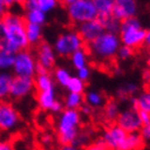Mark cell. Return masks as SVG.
<instances>
[{
  "mask_svg": "<svg viewBox=\"0 0 150 150\" xmlns=\"http://www.w3.org/2000/svg\"><path fill=\"white\" fill-rule=\"evenodd\" d=\"M4 38V50L17 54L21 50H25L30 46L26 33H25V19L19 14L6 12L0 19Z\"/></svg>",
  "mask_w": 150,
  "mask_h": 150,
  "instance_id": "1",
  "label": "cell"
},
{
  "mask_svg": "<svg viewBox=\"0 0 150 150\" xmlns=\"http://www.w3.org/2000/svg\"><path fill=\"white\" fill-rule=\"evenodd\" d=\"M81 122V114L78 110L64 108L59 113L56 122V132L59 144L70 145L79 134V126Z\"/></svg>",
  "mask_w": 150,
  "mask_h": 150,
  "instance_id": "2",
  "label": "cell"
},
{
  "mask_svg": "<svg viewBox=\"0 0 150 150\" xmlns=\"http://www.w3.org/2000/svg\"><path fill=\"white\" fill-rule=\"evenodd\" d=\"M146 32L147 30L142 25L139 19L134 17L121 22V30L118 36L122 45L128 46L135 50L144 45Z\"/></svg>",
  "mask_w": 150,
  "mask_h": 150,
  "instance_id": "3",
  "label": "cell"
},
{
  "mask_svg": "<svg viewBox=\"0 0 150 150\" xmlns=\"http://www.w3.org/2000/svg\"><path fill=\"white\" fill-rule=\"evenodd\" d=\"M122 45L118 34L104 32L96 38V41L89 44L90 53L96 59L108 60L116 56V53L120 46Z\"/></svg>",
  "mask_w": 150,
  "mask_h": 150,
  "instance_id": "4",
  "label": "cell"
},
{
  "mask_svg": "<svg viewBox=\"0 0 150 150\" xmlns=\"http://www.w3.org/2000/svg\"><path fill=\"white\" fill-rule=\"evenodd\" d=\"M67 12L69 19L76 24L98 19V11L92 0H76L67 6Z\"/></svg>",
  "mask_w": 150,
  "mask_h": 150,
  "instance_id": "5",
  "label": "cell"
},
{
  "mask_svg": "<svg viewBox=\"0 0 150 150\" xmlns=\"http://www.w3.org/2000/svg\"><path fill=\"white\" fill-rule=\"evenodd\" d=\"M84 42L80 38L77 31H67L64 32L56 38L54 44V50L56 54L63 57L71 56L76 50L83 48Z\"/></svg>",
  "mask_w": 150,
  "mask_h": 150,
  "instance_id": "6",
  "label": "cell"
},
{
  "mask_svg": "<svg viewBox=\"0 0 150 150\" xmlns=\"http://www.w3.org/2000/svg\"><path fill=\"white\" fill-rule=\"evenodd\" d=\"M21 124V116L12 103L8 101L0 102V132L12 133Z\"/></svg>",
  "mask_w": 150,
  "mask_h": 150,
  "instance_id": "7",
  "label": "cell"
},
{
  "mask_svg": "<svg viewBox=\"0 0 150 150\" xmlns=\"http://www.w3.org/2000/svg\"><path fill=\"white\" fill-rule=\"evenodd\" d=\"M35 67L36 60L34 59L33 55L29 50H21L16 54L14 63H13V72L18 77H26L34 78L35 76Z\"/></svg>",
  "mask_w": 150,
  "mask_h": 150,
  "instance_id": "8",
  "label": "cell"
},
{
  "mask_svg": "<svg viewBox=\"0 0 150 150\" xmlns=\"http://www.w3.org/2000/svg\"><path fill=\"white\" fill-rule=\"evenodd\" d=\"M34 79L26 77H18L14 76L10 86V94L9 98L14 100H21L29 96L34 90Z\"/></svg>",
  "mask_w": 150,
  "mask_h": 150,
  "instance_id": "9",
  "label": "cell"
},
{
  "mask_svg": "<svg viewBox=\"0 0 150 150\" xmlns=\"http://www.w3.org/2000/svg\"><path fill=\"white\" fill-rule=\"evenodd\" d=\"M77 32L84 43L90 44L93 41H96L100 35H102L105 31L100 20L94 19L91 21H87L81 23V24H78Z\"/></svg>",
  "mask_w": 150,
  "mask_h": 150,
  "instance_id": "10",
  "label": "cell"
},
{
  "mask_svg": "<svg viewBox=\"0 0 150 150\" xmlns=\"http://www.w3.org/2000/svg\"><path fill=\"white\" fill-rule=\"evenodd\" d=\"M116 125L120 126L122 129H124L127 134L138 133L142 126L138 116V112L132 108L125 110L120 113L116 118Z\"/></svg>",
  "mask_w": 150,
  "mask_h": 150,
  "instance_id": "11",
  "label": "cell"
},
{
  "mask_svg": "<svg viewBox=\"0 0 150 150\" xmlns=\"http://www.w3.org/2000/svg\"><path fill=\"white\" fill-rule=\"evenodd\" d=\"M138 4L136 0H116L112 11V16L118 21H124L129 18L136 17Z\"/></svg>",
  "mask_w": 150,
  "mask_h": 150,
  "instance_id": "12",
  "label": "cell"
},
{
  "mask_svg": "<svg viewBox=\"0 0 150 150\" xmlns=\"http://www.w3.org/2000/svg\"><path fill=\"white\" fill-rule=\"evenodd\" d=\"M127 133L124 129H122L118 125H113L105 130L102 137V142L111 150H117L124 142Z\"/></svg>",
  "mask_w": 150,
  "mask_h": 150,
  "instance_id": "13",
  "label": "cell"
},
{
  "mask_svg": "<svg viewBox=\"0 0 150 150\" xmlns=\"http://www.w3.org/2000/svg\"><path fill=\"white\" fill-rule=\"evenodd\" d=\"M36 62L48 71L53 69V67L55 66V63H56V53H55L53 46H50L46 42L38 43V60Z\"/></svg>",
  "mask_w": 150,
  "mask_h": 150,
  "instance_id": "14",
  "label": "cell"
},
{
  "mask_svg": "<svg viewBox=\"0 0 150 150\" xmlns=\"http://www.w3.org/2000/svg\"><path fill=\"white\" fill-rule=\"evenodd\" d=\"M36 101H38V106L42 108V110H44V111H50L52 106L57 101L55 88L50 89V90H46V91L38 92Z\"/></svg>",
  "mask_w": 150,
  "mask_h": 150,
  "instance_id": "15",
  "label": "cell"
},
{
  "mask_svg": "<svg viewBox=\"0 0 150 150\" xmlns=\"http://www.w3.org/2000/svg\"><path fill=\"white\" fill-rule=\"evenodd\" d=\"M146 142H144L139 133L127 134L125 140L117 150H142Z\"/></svg>",
  "mask_w": 150,
  "mask_h": 150,
  "instance_id": "16",
  "label": "cell"
},
{
  "mask_svg": "<svg viewBox=\"0 0 150 150\" xmlns=\"http://www.w3.org/2000/svg\"><path fill=\"white\" fill-rule=\"evenodd\" d=\"M25 33L26 38L29 41V44L35 45L41 43V38H42V28L41 25L33 24V23H25Z\"/></svg>",
  "mask_w": 150,
  "mask_h": 150,
  "instance_id": "17",
  "label": "cell"
},
{
  "mask_svg": "<svg viewBox=\"0 0 150 150\" xmlns=\"http://www.w3.org/2000/svg\"><path fill=\"white\" fill-rule=\"evenodd\" d=\"M96 11L98 18H105L112 16V11L116 0H92Z\"/></svg>",
  "mask_w": 150,
  "mask_h": 150,
  "instance_id": "18",
  "label": "cell"
},
{
  "mask_svg": "<svg viewBox=\"0 0 150 150\" xmlns=\"http://www.w3.org/2000/svg\"><path fill=\"white\" fill-rule=\"evenodd\" d=\"M13 76L7 71H0V102L7 101L10 94V86Z\"/></svg>",
  "mask_w": 150,
  "mask_h": 150,
  "instance_id": "19",
  "label": "cell"
},
{
  "mask_svg": "<svg viewBox=\"0 0 150 150\" xmlns=\"http://www.w3.org/2000/svg\"><path fill=\"white\" fill-rule=\"evenodd\" d=\"M34 87L38 89V91H46L55 88L54 80L52 78V76L48 74L44 75H36V78L34 79Z\"/></svg>",
  "mask_w": 150,
  "mask_h": 150,
  "instance_id": "20",
  "label": "cell"
},
{
  "mask_svg": "<svg viewBox=\"0 0 150 150\" xmlns=\"http://www.w3.org/2000/svg\"><path fill=\"white\" fill-rule=\"evenodd\" d=\"M83 102H84L83 94L69 92L67 94L66 98H65L64 106H65V108H69V110H79L83 105Z\"/></svg>",
  "mask_w": 150,
  "mask_h": 150,
  "instance_id": "21",
  "label": "cell"
},
{
  "mask_svg": "<svg viewBox=\"0 0 150 150\" xmlns=\"http://www.w3.org/2000/svg\"><path fill=\"white\" fill-rule=\"evenodd\" d=\"M98 19L101 21L105 32H110V33H114V34L120 33L121 21H118L113 16H108V17H105V18H98Z\"/></svg>",
  "mask_w": 150,
  "mask_h": 150,
  "instance_id": "22",
  "label": "cell"
},
{
  "mask_svg": "<svg viewBox=\"0 0 150 150\" xmlns=\"http://www.w3.org/2000/svg\"><path fill=\"white\" fill-rule=\"evenodd\" d=\"M25 21L33 24L42 25L46 22V13L41 11L40 9L35 8L32 10H28L25 13Z\"/></svg>",
  "mask_w": 150,
  "mask_h": 150,
  "instance_id": "23",
  "label": "cell"
},
{
  "mask_svg": "<svg viewBox=\"0 0 150 150\" xmlns=\"http://www.w3.org/2000/svg\"><path fill=\"white\" fill-rule=\"evenodd\" d=\"M84 101L87 102V104L91 108H100L103 106V104L105 103L104 96L99 91H89L86 93L84 96Z\"/></svg>",
  "mask_w": 150,
  "mask_h": 150,
  "instance_id": "24",
  "label": "cell"
},
{
  "mask_svg": "<svg viewBox=\"0 0 150 150\" xmlns=\"http://www.w3.org/2000/svg\"><path fill=\"white\" fill-rule=\"evenodd\" d=\"M16 54L7 50H0V71H7L11 69L14 63Z\"/></svg>",
  "mask_w": 150,
  "mask_h": 150,
  "instance_id": "25",
  "label": "cell"
},
{
  "mask_svg": "<svg viewBox=\"0 0 150 150\" xmlns=\"http://www.w3.org/2000/svg\"><path fill=\"white\" fill-rule=\"evenodd\" d=\"M70 59L76 69H80L82 67L88 66V53L84 48H80V50H76L70 56Z\"/></svg>",
  "mask_w": 150,
  "mask_h": 150,
  "instance_id": "26",
  "label": "cell"
},
{
  "mask_svg": "<svg viewBox=\"0 0 150 150\" xmlns=\"http://www.w3.org/2000/svg\"><path fill=\"white\" fill-rule=\"evenodd\" d=\"M72 76L70 75V72L67 70L66 68H63V67H59V68H56L54 71V79L55 81L58 84H60L62 87H65L68 84L69 80Z\"/></svg>",
  "mask_w": 150,
  "mask_h": 150,
  "instance_id": "27",
  "label": "cell"
},
{
  "mask_svg": "<svg viewBox=\"0 0 150 150\" xmlns=\"http://www.w3.org/2000/svg\"><path fill=\"white\" fill-rule=\"evenodd\" d=\"M66 89L71 93H80L82 94L86 89V82L81 81L78 77H71L68 84L66 86Z\"/></svg>",
  "mask_w": 150,
  "mask_h": 150,
  "instance_id": "28",
  "label": "cell"
},
{
  "mask_svg": "<svg viewBox=\"0 0 150 150\" xmlns=\"http://www.w3.org/2000/svg\"><path fill=\"white\" fill-rule=\"evenodd\" d=\"M136 98H137L138 111H144V112L150 113V92H142Z\"/></svg>",
  "mask_w": 150,
  "mask_h": 150,
  "instance_id": "29",
  "label": "cell"
},
{
  "mask_svg": "<svg viewBox=\"0 0 150 150\" xmlns=\"http://www.w3.org/2000/svg\"><path fill=\"white\" fill-rule=\"evenodd\" d=\"M58 0H36V4H38V9L44 13H47L54 10L57 6H58Z\"/></svg>",
  "mask_w": 150,
  "mask_h": 150,
  "instance_id": "30",
  "label": "cell"
},
{
  "mask_svg": "<svg viewBox=\"0 0 150 150\" xmlns=\"http://www.w3.org/2000/svg\"><path fill=\"white\" fill-rule=\"evenodd\" d=\"M120 114V108H118V105H117L116 102H108V104L105 105V116L108 120H115L117 118Z\"/></svg>",
  "mask_w": 150,
  "mask_h": 150,
  "instance_id": "31",
  "label": "cell"
},
{
  "mask_svg": "<svg viewBox=\"0 0 150 150\" xmlns=\"http://www.w3.org/2000/svg\"><path fill=\"white\" fill-rule=\"evenodd\" d=\"M137 90H138L137 84L134 83V82H127V83L124 84V86L118 90V94L122 96H130V94H134Z\"/></svg>",
  "mask_w": 150,
  "mask_h": 150,
  "instance_id": "32",
  "label": "cell"
},
{
  "mask_svg": "<svg viewBox=\"0 0 150 150\" xmlns=\"http://www.w3.org/2000/svg\"><path fill=\"white\" fill-rule=\"evenodd\" d=\"M133 55H134L133 48H130V47L125 46V45L120 46V48H118V50H117V53H116V56L120 59H122V60L129 59Z\"/></svg>",
  "mask_w": 150,
  "mask_h": 150,
  "instance_id": "33",
  "label": "cell"
},
{
  "mask_svg": "<svg viewBox=\"0 0 150 150\" xmlns=\"http://www.w3.org/2000/svg\"><path fill=\"white\" fill-rule=\"evenodd\" d=\"M90 76H91V70H90V68L88 66L82 67L80 69H77V76L76 77H78L83 82H87L89 78H90Z\"/></svg>",
  "mask_w": 150,
  "mask_h": 150,
  "instance_id": "34",
  "label": "cell"
},
{
  "mask_svg": "<svg viewBox=\"0 0 150 150\" xmlns=\"http://www.w3.org/2000/svg\"><path fill=\"white\" fill-rule=\"evenodd\" d=\"M86 150H111V149L100 139V140H98V142L91 144L90 146H88L87 148H86Z\"/></svg>",
  "mask_w": 150,
  "mask_h": 150,
  "instance_id": "35",
  "label": "cell"
},
{
  "mask_svg": "<svg viewBox=\"0 0 150 150\" xmlns=\"http://www.w3.org/2000/svg\"><path fill=\"white\" fill-rule=\"evenodd\" d=\"M40 142H41V144L44 145V146H50V145H52L53 142H54V136L50 133H44L41 135Z\"/></svg>",
  "mask_w": 150,
  "mask_h": 150,
  "instance_id": "36",
  "label": "cell"
},
{
  "mask_svg": "<svg viewBox=\"0 0 150 150\" xmlns=\"http://www.w3.org/2000/svg\"><path fill=\"white\" fill-rule=\"evenodd\" d=\"M139 132H140L139 134H140L142 138L144 139V142H150V124L142 126V128H140Z\"/></svg>",
  "mask_w": 150,
  "mask_h": 150,
  "instance_id": "37",
  "label": "cell"
},
{
  "mask_svg": "<svg viewBox=\"0 0 150 150\" xmlns=\"http://www.w3.org/2000/svg\"><path fill=\"white\" fill-rule=\"evenodd\" d=\"M138 116H139V120H140V123H142V126L150 124V113L138 111Z\"/></svg>",
  "mask_w": 150,
  "mask_h": 150,
  "instance_id": "38",
  "label": "cell"
},
{
  "mask_svg": "<svg viewBox=\"0 0 150 150\" xmlns=\"http://www.w3.org/2000/svg\"><path fill=\"white\" fill-rule=\"evenodd\" d=\"M88 142V136L86 135V134H78V136H77V138L75 139V142H74V145L77 147H81L83 146L84 144Z\"/></svg>",
  "mask_w": 150,
  "mask_h": 150,
  "instance_id": "39",
  "label": "cell"
},
{
  "mask_svg": "<svg viewBox=\"0 0 150 150\" xmlns=\"http://www.w3.org/2000/svg\"><path fill=\"white\" fill-rule=\"evenodd\" d=\"M63 110H64V104L60 102V101L57 100L54 103V105L52 106V108H50V112L55 113V114H59Z\"/></svg>",
  "mask_w": 150,
  "mask_h": 150,
  "instance_id": "40",
  "label": "cell"
},
{
  "mask_svg": "<svg viewBox=\"0 0 150 150\" xmlns=\"http://www.w3.org/2000/svg\"><path fill=\"white\" fill-rule=\"evenodd\" d=\"M0 150H14V148L8 140H0Z\"/></svg>",
  "mask_w": 150,
  "mask_h": 150,
  "instance_id": "41",
  "label": "cell"
},
{
  "mask_svg": "<svg viewBox=\"0 0 150 150\" xmlns=\"http://www.w3.org/2000/svg\"><path fill=\"white\" fill-rule=\"evenodd\" d=\"M4 1V4L6 6V8L7 7H10V6H12V4H22V6H24V2L25 0H2Z\"/></svg>",
  "mask_w": 150,
  "mask_h": 150,
  "instance_id": "42",
  "label": "cell"
},
{
  "mask_svg": "<svg viewBox=\"0 0 150 150\" xmlns=\"http://www.w3.org/2000/svg\"><path fill=\"white\" fill-rule=\"evenodd\" d=\"M4 47H6V38H4L2 25L0 22V50H4Z\"/></svg>",
  "mask_w": 150,
  "mask_h": 150,
  "instance_id": "43",
  "label": "cell"
},
{
  "mask_svg": "<svg viewBox=\"0 0 150 150\" xmlns=\"http://www.w3.org/2000/svg\"><path fill=\"white\" fill-rule=\"evenodd\" d=\"M79 110H80V111H79L80 114H84V115H90V114L92 113V108H91V106H89L88 104L82 105Z\"/></svg>",
  "mask_w": 150,
  "mask_h": 150,
  "instance_id": "44",
  "label": "cell"
},
{
  "mask_svg": "<svg viewBox=\"0 0 150 150\" xmlns=\"http://www.w3.org/2000/svg\"><path fill=\"white\" fill-rule=\"evenodd\" d=\"M59 150H81V149H80L79 147L75 146L74 144H70V145H63Z\"/></svg>",
  "mask_w": 150,
  "mask_h": 150,
  "instance_id": "45",
  "label": "cell"
},
{
  "mask_svg": "<svg viewBox=\"0 0 150 150\" xmlns=\"http://www.w3.org/2000/svg\"><path fill=\"white\" fill-rule=\"evenodd\" d=\"M144 44L148 47V48H150V30H148L146 32V38H145V42H144Z\"/></svg>",
  "mask_w": 150,
  "mask_h": 150,
  "instance_id": "46",
  "label": "cell"
},
{
  "mask_svg": "<svg viewBox=\"0 0 150 150\" xmlns=\"http://www.w3.org/2000/svg\"><path fill=\"white\" fill-rule=\"evenodd\" d=\"M4 13H6V6L4 4V1L0 0V19H1V17L4 16Z\"/></svg>",
  "mask_w": 150,
  "mask_h": 150,
  "instance_id": "47",
  "label": "cell"
},
{
  "mask_svg": "<svg viewBox=\"0 0 150 150\" xmlns=\"http://www.w3.org/2000/svg\"><path fill=\"white\" fill-rule=\"evenodd\" d=\"M142 77H144V80H146V81H148V82H149V81H150V70L144 71V75H142Z\"/></svg>",
  "mask_w": 150,
  "mask_h": 150,
  "instance_id": "48",
  "label": "cell"
},
{
  "mask_svg": "<svg viewBox=\"0 0 150 150\" xmlns=\"http://www.w3.org/2000/svg\"><path fill=\"white\" fill-rule=\"evenodd\" d=\"M60 4H65V6H69L70 4H72V2H75L76 0H58Z\"/></svg>",
  "mask_w": 150,
  "mask_h": 150,
  "instance_id": "49",
  "label": "cell"
},
{
  "mask_svg": "<svg viewBox=\"0 0 150 150\" xmlns=\"http://www.w3.org/2000/svg\"><path fill=\"white\" fill-rule=\"evenodd\" d=\"M147 65H148V67L150 68V55L148 56V58H147Z\"/></svg>",
  "mask_w": 150,
  "mask_h": 150,
  "instance_id": "50",
  "label": "cell"
},
{
  "mask_svg": "<svg viewBox=\"0 0 150 150\" xmlns=\"http://www.w3.org/2000/svg\"><path fill=\"white\" fill-rule=\"evenodd\" d=\"M148 84H149V90H148V91L150 92V81H149V82H148Z\"/></svg>",
  "mask_w": 150,
  "mask_h": 150,
  "instance_id": "51",
  "label": "cell"
}]
</instances>
